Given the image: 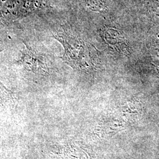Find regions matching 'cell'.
Instances as JSON below:
<instances>
[{
  "label": "cell",
  "instance_id": "obj_1",
  "mask_svg": "<svg viewBox=\"0 0 159 159\" xmlns=\"http://www.w3.org/2000/svg\"><path fill=\"white\" fill-rule=\"evenodd\" d=\"M54 38L63 45V60L73 68L89 71L94 67L91 46L85 41L66 32L58 33Z\"/></svg>",
  "mask_w": 159,
  "mask_h": 159
},
{
  "label": "cell",
  "instance_id": "obj_2",
  "mask_svg": "<svg viewBox=\"0 0 159 159\" xmlns=\"http://www.w3.org/2000/svg\"><path fill=\"white\" fill-rule=\"evenodd\" d=\"M18 63L26 70L34 73L45 74L48 73V67L45 58L26 46Z\"/></svg>",
  "mask_w": 159,
  "mask_h": 159
},
{
  "label": "cell",
  "instance_id": "obj_3",
  "mask_svg": "<svg viewBox=\"0 0 159 159\" xmlns=\"http://www.w3.org/2000/svg\"><path fill=\"white\" fill-rule=\"evenodd\" d=\"M33 10V6L25 0H10L4 6L3 13L6 17L16 19L27 15Z\"/></svg>",
  "mask_w": 159,
  "mask_h": 159
},
{
  "label": "cell",
  "instance_id": "obj_4",
  "mask_svg": "<svg viewBox=\"0 0 159 159\" xmlns=\"http://www.w3.org/2000/svg\"><path fill=\"white\" fill-rule=\"evenodd\" d=\"M86 6L94 11H101L104 8L102 0H83Z\"/></svg>",
  "mask_w": 159,
  "mask_h": 159
}]
</instances>
